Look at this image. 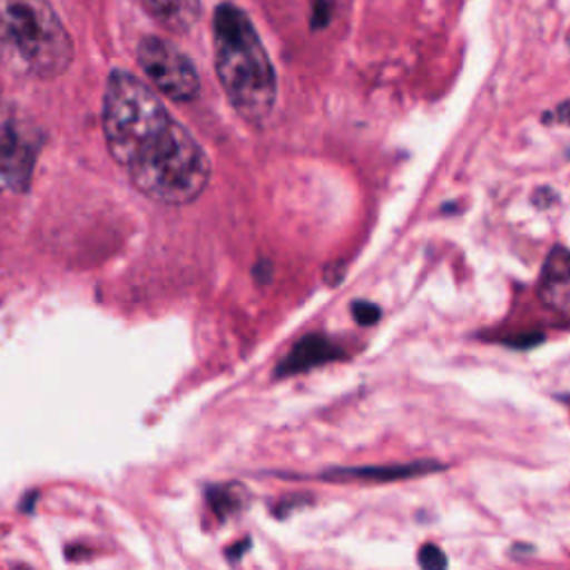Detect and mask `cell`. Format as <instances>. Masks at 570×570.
<instances>
[{
	"label": "cell",
	"mask_w": 570,
	"mask_h": 570,
	"mask_svg": "<svg viewBox=\"0 0 570 570\" xmlns=\"http://www.w3.org/2000/svg\"><path fill=\"white\" fill-rule=\"evenodd\" d=\"M214 67L225 98L249 125H263L276 105V71L249 20L232 4L220 2L212 18Z\"/></svg>",
	"instance_id": "2"
},
{
	"label": "cell",
	"mask_w": 570,
	"mask_h": 570,
	"mask_svg": "<svg viewBox=\"0 0 570 570\" xmlns=\"http://www.w3.org/2000/svg\"><path fill=\"white\" fill-rule=\"evenodd\" d=\"M352 314H354L356 323H361V325H374L381 318V309L367 301H354Z\"/></svg>",
	"instance_id": "11"
},
{
	"label": "cell",
	"mask_w": 570,
	"mask_h": 570,
	"mask_svg": "<svg viewBox=\"0 0 570 570\" xmlns=\"http://www.w3.org/2000/svg\"><path fill=\"white\" fill-rule=\"evenodd\" d=\"M554 200H557V194H554L550 187H539V189H534V194H532V205H537L539 209L550 207Z\"/></svg>",
	"instance_id": "13"
},
{
	"label": "cell",
	"mask_w": 570,
	"mask_h": 570,
	"mask_svg": "<svg viewBox=\"0 0 570 570\" xmlns=\"http://www.w3.org/2000/svg\"><path fill=\"white\" fill-rule=\"evenodd\" d=\"M327 20H330V4L325 0H316L314 13H312V27L318 29V27L327 24Z\"/></svg>",
	"instance_id": "15"
},
{
	"label": "cell",
	"mask_w": 570,
	"mask_h": 570,
	"mask_svg": "<svg viewBox=\"0 0 570 570\" xmlns=\"http://www.w3.org/2000/svg\"><path fill=\"white\" fill-rule=\"evenodd\" d=\"M136 60L160 96L176 102H189L200 94V78L194 62L169 40L145 36L136 47Z\"/></svg>",
	"instance_id": "4"
},
{
	"label": "cell",
	"mask_w": 570,
	"mask_h": 570,
	"mask_svg": "<svg viewBox=\"0 0 570 570\" xmlns=\"http://www.w3.org/2000/svg\"><path fill=\"white\" fill-rule=\"evenodd\" d=\"M147 16L171 33L189 31L200 18V0H140Z\"/></svg>",
	"instance_id": "8"
},
{
	"label": "cell",
	"mask_w": 570,
	"mask_h": 570,
	"mask_svg": "<svg viewBox=\"0 0 570 570\" xmlns=\"http://www.w3.org/2000/svg\"><path fill=\"white\" fill-rule=\"evenodd\" d=\"M102 134L134 187L156 203L187 205L209 185L212 163L200 142L151 85L125 69L107 78Z\"/></svg>",
	"instance_id": "1"
},
{
	"label": "cell",
	"mask_w": 570,
	"mask_h": 570,
	"mask_svg": "<svg viewBox=\"0 0 570 570\" xmlns=\"http://www.w3.org/2000/svg\"><path fill=\"white\" fill-rule=\"evenodd\" d=\"M341 352L327 343L325 338L321 336H309L307 341H303L294 352H292V358H289V367L292 370H303V367H309V365H318L327 358H336Z\"/></svg>",
	"instance_id": "9"
},
{
	"label": "cell",
	"mask_w": 570,
	"mask_h": 570,
	"mask_svg": "<svg viewBox=\"0 0 570 570\" xmlns=\"http://www.w3.org/2000/svg\"><path fill=\"white\" fill-rule=\"evenodd\" d=\"M541 303L563 316H570V249L552 247L541 265L537 281Z\"/></svg>",
	"instance_id": "6"
},
{
	"label": "cell",
	"mask_w": 570,
	"mask_h": 570,
	"mask_svg": "<svg viewBox=\"0 0 570 570\" xmlns=\"http://www.w3.org/2000/svg\"><path fill=\"white\" fill-rule=\"evenodd\" d=\"M568 403H570V399H568Z\"/></svg>",
	"instance_id": "16"
},
{
	"label": "cell",
	"mask_w": 570,
	"mask_h": 570,
	"mask_svg": "<svg viewBox=\"0 0 570 570\" xmlns=\"http://www.w3.org/2000/svg\"><path fill=\"white\" fill-rule=\"evenodd\" d=\"M419 566L425 570H441L448 566V557L434 546V543H425L419 548Z\"/></svg>",
	"instance_id": "10"
},
{
	"label": "cell",
	"mask_w": 570,
	"mask_h": 570,
	"mask_svg": "<svg viewBox=\"0 0 570 570\" xmlns=\"http://www.w3.org/2000/svg\"><path fill=\"white\" fill-rule=\"evenodd\" d=\"M543 122H561V125H570V102H561L554 111L543 116Z\"/></svg>",
	"instance_id": "14"
},
{
	"label": "cell",
	"mask_w": 570,
	"mask_h": 570,
	"mask_svg": "<svg viewBox=\"0 0 570 570\" xmlns=\"http://www.w3.org/2000/svg\"><path fill=\"white\" fill-rule=\"evenodd\" d=\"M73 60V40L47 0H0V67L51 80Z\"/></svg>",
	"instance_id": "3"
},
{
	"label": "cell",
	"mask_w": 570,
	"mask_h": 570,
	"mask_svg": "<svg viewBox=\"0 0 570 570\" xmlns=\"http://www.w3.org/2000/svg\"><path fill=\"white\" fill-rule=\"evenodd\" d=\"M543 341V334L541 332H525V334H517V336H510V338H503V343H508L510 347H519V350H525V347H534Z\"/></svg>",
	"instance_id": "12"
},
{
	"label": "cell",
	"mask_w": 570,
	"mask_h": 570,
	"mask_svg": "<svg viewBox=\"0 0 570 570\" xmlns=\"http://www.w3.org/2000/svg\"><path fill=\"white\" fill-rule=\"evenodd\" d=\"M33 149V129L13 114H0V171L9 178H24Z\"/></svg>",
	"instance_id": "5"
},
{
	"label": "cell",
	"mask_w": 570,
	"mask_h": 570,
	"mask_svg": "<svg viewBox=\"0 0 570 570\" xmlns=\"http://www.w3.org/2000/svg\"><path fill=\"white\" fill-rule=\"evenodd\" d=\"M448 463L441 461H412V463H394V465H376V468H356V470H334L327 476L336 481H370V483H387V481H403L414 479L432 472H441Z\"/></svg>",
	"instance_id": "7"
}]
</instances>
